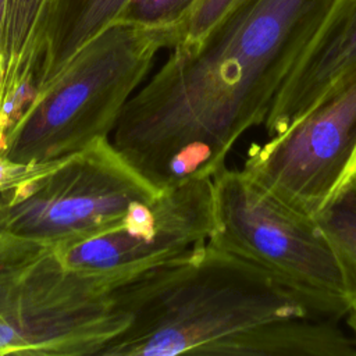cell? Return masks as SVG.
I'll return each instance as SVG.
<instances>
[{
    "label": "cell",
    "mask_w": 356,
    "mask_h": 356,
    "mask_svg": "<svg viewBox=\"0 0 356 356\" xmlns=\"http://www.w3.org/2000/svg\"><path fill=\"white\" fill-rule=\"evenodd\" d=\"M334 0H243L199 46L171 53L127 103L111 142L159 191L214 177L271 104Z\"/></svg>",
    "instance_id": "cell-1"
},
{
    "label": "cell",
    "mask_w": 356,
    "mask_h": 356,
    "mask_svg": "<svg viewBox=\"0 0 356 356\" xmlns=\"http://www.w3.org/2000/svg\"><path fill=\"white\" fill-rule=\"evenodd\" d=\"M127 328L102 356H356L345 300L299 291L209 242L114 286Z\"/></svg>",
    "instance_id": "cell-2"
},
{
    "label": "cell",
    "mask_w": 356,
    "mask_h": 356,
    "mask_svg": "<svg viewBox=\"0 0 356 356\" xmlns=\"http://www.w3.org/2000/svg\"><path fill=\"white\" fill-rule=\"evenodd\" d=\"M178 39L175 28L114 21L36 92L10 127L3 156L15 164L47 163L110 138L156 54Z\"/></svg>",
    "instance_id": "cell-3"
},
{
    "label": "cell",
    "mask_w": 356,
    "mask_h": 356,
    "mask_svg": "<svg viewBox=\"0 0 356 356\" xmlns=\"http://www.w3.org/2000/svg\"><path fill=\"white\" fill-rule=\"evenodd\" d=\"M160 192L110 138L57 160L28 164L0 195V268L107 231Z\"/></svg>",
    "instance_id": "cell-4"
},
{
    "label": "cell",
    "mask_w": 356,
    "mask_h": 356,
    "mask_svg": "<svg viewBox=\"0 0 356 356\" xmlns=\"http://www.w3.org/2000/svg\"><path fill=\"white\" fill-rule=\"evenodd\" d=\"M213 184L210 245L299 291L356 303V263L316 216L281 202L242 168H221Z\"/></svg>",
    "instance_id": "cell-5"
},
{
    "label": "cell",
    "mask_w": 356,
    "mask_h": 356,
    "mask_svg": "<svg viewBox=\"0 0 356 356\" xmlns=\"http://www.w3.org/2000/svg\"><path fill=\"white\" fill-rule=\"evenodd\" d=\"M113 289L50 252L0 268V356L100 355L128 325Z\"/></svg>",
    "instance_id": "cell-6"
},
{
    "label": "cell",
    "mask_w": 356,
    "mask_h": 356,
    "mask_svg": "<svg viewBox=\"0 0 356 356\" xmlns=\"http://www.w3.org/2000/svg\"><path fill=\"white\" fill-rule=\"evenodd\" d=\"M242 170L281 202L317 216L356 177V70L288 129L253 143Z\"/></svg>",
    "instance_id": "cell-7"
},
{
    "label": "cell",
    "mask_w": 356,
    "mask_h": 356,
    "mask_svg": "<svg viewBox=\"0 0 356 356\" xmlns=\"http://www.w3.org/2000/svg\"><path fill=\"white\" fill-rule=\"evenodd\" d=\"M214 228L213 177H200L134 206L115 227L50 253L67 268L117 286L204 245Z\"/></svg>",
    "instance_id": "cell-8"
},
{
    "label": "cell",
    "mask_w": 356,
    "mask_h": 356,
    "mask_svg": "<svg viewBox=\"0 0 356 356\" xmlns=\"http://www.w3.org/2000/svg\"><path fill=\"white\" fill-rule=\"evenodd\" d=\"M356 70V0H334L281 85L264 121L277 135L307 114Z\"/></svg>",
    "instance_id": "cell-9"
},
{
    "label": "cell",
    "mask_w": 356,
    "mask_h": 356,
    "mask_svg": "<svg viewBox=\"0 0 356 356\" xmlns=\"http://www.w3.org/2000/svg\"><path fill=\"white\" fill-rule=\"evenodd\" d=\"M53 0H7L0 43L1 104L10 114L35 86Z\"/></svg>",
    "instance_id": "cell-10"
},
{
    "label": "cell",
    "mask_w": 356,
    "mask_h": 356,
    "mask_svg": "<svg viewBox=\"0 0 356 356\" xmlns=\"http://www.w3.org/2000/svg\"><path fill=\"white\" fill-rule=\"evenodd\" d=\"M127 3L128 0H53L35 95L88 40L117 21Z\"/></svg>",
    "instance_id": "cell-11"
},
{
    "label": "cell",
    "mask_w": 356,
    "mask_h": 356,
    "mask_svg": "<svg viewBox=\"0 0 356 356\" xmlns=\"http://www.w3.org/2000/svg\"><path fill=\"white\" fill-rule=\"evenodd\" d=\"M316 217L356 263V177Z\"/></svg>",
    "instance_id": "cell-12"
},
{
    "label": "cell",
    "mask_w": 356,
    "mask_h": 356,
    "mask_svg": "<svg viewBox=\"0 0 356 356\" xmlns=\"http://www.w3.org/2000/svg\"><path fill=\"white\" fill-rule=\"evenodd\" d=\"M243 0H196L174 47L199 46ZM172 49V47H171Z\"/></svg>",
    "instance_id": "cell-13"
},
{
    "label": "cell",
    "mask_w": 356,
    "mask_h": 356,
    "mask_svg": "<svg viewBox=\"0 0 356 356\" xmlns=\"http://www.w3.org/2000/svg\"><path fill=\"white\" fill-rule=\"evenodd\" d=\"M195 3L196 0H128L117 21L175 28L181 33Z\"/></svg>",
    "instance_id": "cell-14"
},
{
    "label": "cell",
    "mask_w": 356,
    "mask_h": 356,
    "mask_svg": "<svg viewBox=\"0 0 356 356\" xmlns=\"http://www.w3.org/2000/svg\"><path fill=\"white\" fill-rule=\"evenodd\" d=\"M25 164H15L3 156V149L0 147V195L13 184L18 174L24 170Z\"/></svg>",
    "instance_id": "cell-15"
},
{
    "label": "cell",
    "mask_w": 356,
    "mask_h": 356,
    "mask_svg": "<svg viewBox=\"0 0 356 356\" xmlns=\"http://www.w3.org/2000/svg\"><path fill=\"white\" fill-rule=\"evenodd\" d=\"M345 318H346L348 328H349L352 337H353L355 341H356V303L352 305V307L349 309V312H348V314H346Z\"/></svg>",
    "instance_id": "cell-16"
},
{
    "label": "cell",
    "mask_w": 356,
    "mask_h": 356,
    "mask_svg": "<svg viewBox=\"0 0 356 356\" xmlns=\"http://www.w3.org/2000/svg\"><path fill=\"white\" fill-rule=\"evenodd\" d=\"M6 8H7V0H0V43H1V33H3Z\"/></svg>",
    "instance_id": "cell-17"
}]
</instances>
